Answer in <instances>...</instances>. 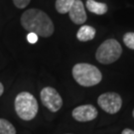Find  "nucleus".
Returning a JSON list of instances; mask_svg holds the SVG:
<instances>
[{
    "instance_id": "nucleus-8",
    "label": "nucleus",
    "mask_w": 134,
    "mask_h": 134,
    "mask_svg": "<svg viewBox=\"0 0 134 134\" xmlns=\"http://www.w3.org/2000/svg\"><path fill=\"white\" fill-rule=\"evenodd\" d=\"M70 18L75 24L77 25H83V23L86 21V13L85 10L83 3L81 0H76L74 5L72 6L71 10L69 11Z\"/></svg>"
},
{
    "instance_id": "nucleus-12",
    "label": "nucleus",
    "mask_w": 134,
    "mask_h": 134,
    "mask_svg": "<svg viewBox=\"0 0 134 134\" xmlns=\"http://www.w3.org/2000/svg\"><path fill=\"white\" fill-rule=\"evenodd\" d=\"M0 134H16V129L10 121L0 118Z\"/></svg>"
},
{
    "instance_id": "nucleus-3",
    "label": "nucleus",
    "mask_w": 134,
    "mask_h": 134,
    "mask_svg": "<svg viewBox=\"0 0 134 134\" xmlns=\"http://www.w3.org/2000/svg\"><path fill=\"white\" fill-rule=\"evenodd\" d=\"M14 106L17 115L26 121L34 119L39 109L37 99L28 91H22L16 96Z\"/></svg>"
},
{
    "instance_id": "nucleus-13",
    "label": "nucleus",
    "mask_w": 134,
    "mask_h": 134,
    "mask_svg": "<svg viewBox=\"0 0 134 134\" xmlns=\"http://www.w3.org/2000/svg\"><path fill=\"white\" fill-rule=\"evenodd\" d=\"M123 43L127 48L134 50V32H128L123 36Z\"/></svg>"
},
{
    "instance_id": "nucleus-2",
    "label": "nucleus",
    "mask_w": 134,
    "mask_h": 134,
    "mask_svg": "<svg viewBox=\"0 0 134 134\" xmlns=\"http://www.w3.org/2000/svg\"><path fill=\"white\" fill-rule=\"evenodd\" d=\"M72 77L80 86H93L98 85L102 80L100 71L93 65L80 63L72 68Z\"/></svg>"
},
{
    "instance_id": "nucleus-14",
    "label": "nucleus",
    "mask_w": 134,
    "mask_h": 134,
    "mask_svg": "<svg viewBox=\"0 0 134 134\" xmlns=\"http://www.w3.org/2000/svg\"><path fill=\"white\" fill-rule=\"evenodd\" d=\"M30 1H31V0H13V3H14V5L17 8L23 9V8L28 6V4L30 3Z\"/></svg>"
},
{
    "instance_id": "nucleus-6",
    "label": "nucleus",
    "mask_w": 134,
    "mask_h": 134,
    "mask_svg": "<svg viewBox=\"0 0 134 134\" xmlns=\"http://www.w3.org/2000/svg\"><path fill=\"white\" fill-rule=\"evenodd\" d=\"M41 101L50 111L57 112L63 105V99L60 93L52 86H46L40 92Z\"/></svg>"
},
{
    "instance_id": "nucleus-10",
    "label": "nucleus",
    "mask_w": 134,
    "mask_h": 134,
    "mask_svg": "<svg viewBox=\"0 0 134 134\" xmlns=\"http://www.w3.org/2000/svg\"><path fill=\"white\" fill-rule=\"evenodd\" d=\"M86 8L91 13L96 15H103L107 12V5L105 3L97 2L96 0H87L86 1Z\"/></svg>"
},
{
    "instance_id": "nucleus-11",
    "label": "nucleus",
    "mask_w": 134,
    "mask_h": 134,
    "mask_svg": "<svg viewBox=\"0 0 134 134\" xmlns=\"http://www.w3.org/2000/svg\"><path fill=\"white\" fill-rule=\"evenodd\" d=\"M76 0H56V10L61 14L69 13Z\"/></svg>"
},
{
    "instance_id": "nucleus-5",
    "label": "nucleus",
    "mask_w": 134,
    "mask_h": 134,
    "mask_svg": "<svg viewBox=\"0 0 134 134\" xmlns=\"http://www.w3.org/2000/svg\"><path fill=\"white\" fill-rule=\"evenodd\" d=\"M97 103L105 112L115 114L122 106V98L116 92H105L98 96Z\"/></svg>"
},
{
    "instance_id": "nucleus-16",
    "label": "nucleus",
    "mask_w": 134,
    "mask_h": 134,
    "mask_svg": "<svg viewBox=\"0 0 134 134\" xmlns=\"http://www.w3.org/2000/svg\"><path fill=\"white\" fill-rule=\"evenodd\" d=\"M121 134H134V130L129 129V128H125L123 131L121 132Z\"/></svg>"
},
{
    "instance_id": "nucleus-7",
    "label": "nucleus",
    "mask_w": 134,
    "mask_h": 134,
    "mask_svg": "<svg viewBox=\"0 0 134 134\" xmlns=\"http://www.w3.org/2000/svg\"><path fill=\"white\" fill-rule=\"evenodd\" d=\"M97 109L91 104H83L76 107L72 110V115L79 122H87L97 117Z\"/></svg>"
},
{
    "instance_id": "nucleus-18",
    "label": "nucleus",
    "mask_w": 134,
    "mask_h": 134,
    "mask_svg": "<svg viewBox=\"0 0 134 134\" xmlns=\"http://www.w3.org/2000/svg\"><path fill=\"white\" fill-rule=\"evenodd\" d=\"M132 115H133V117H134V109H133V111H132Z\"/></svg>"
},
{
    "instance_id": "nucleus-17",
    "label": "nucleus",
    "mask_w": 134,
    "mask_h": 134,
    "mask_svg": "<svg viewBox=\"0 0 134 134\" xmlns=\"http://www.w3.org/2000/svg\"><path fill=\"white\" fill-rule=\"evenodd\" d=\"M3 92H4V86H3V85L0 82V96L3 94Z\"/></svg>"
},
{
    "instance_id": "nucleus-1",
    "label": "nucleus",
    "mask_w": 134,
    "mask_h": 134,
    "mask_svg": "<svg viewBox=\"0 0 134 134\" xmlns=\"http://www.w3.org/2000/svg\"><path fill=\"white\" fill-rule=\"evenodd\" d=\"M21 24L29 33H35L38 36L48 38L54 33L52 19L40 9H28L21 16Z\"/></svg>"
},
{
    "instance_id": "nucleus-15",
    "label": "nucleus",
    "mask_w": 134,
    "mask_h": 134,
    "mask_svg": "<svg viewBox=\"0 0 134 134\" xmlns=\"http://www.w3.org/2000/svg\"><path fill=\"white\" fill-rule=\"evenodd\" d=\"M27 40H28L29 43L31 44L37 43V41H38V35L35 33H29L28 36H27Z\"/></svg>"
},
{
    "instance_id": "nucleus-9",
    "label": "nucleus",
    "mask_w": 134,
    "mask_h": 134,
    "mask_svg": "<svg viewBox=\"0 0 134 134\" xmlns=\"http://www.w3.org/2000/svg\"><path fill=\"white\" fill-rule=\"evenodd\" d=\"M96 29L90 25H83L79 29L77 33V38L81 42H87L94 38Z\"/></svg>"
},
{
    "instance_id": "nucleus-4",
    "label": "nucleus",
    "mask_w": 134,
    "mask_h": 134,
    "mask_svg": "<svg viewBox=\"0 0 134 134\" xmlns=\"http://www.w3.org/2000/svg\"><path fill=\"white\" fill-rule=\"evenodd\" d=\"M122 54V47L115 39L104 41L96 50V58L100 64L109 65L116 62Z\"/></svg>"
}]
</instances>
